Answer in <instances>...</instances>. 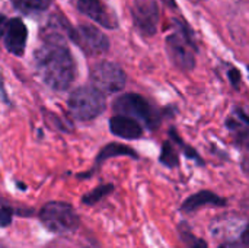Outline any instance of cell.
<instances>
[{
  "label": "cell",
  "instance_id": "cell-1",
  "mask_svg": "<svg viewBox=\"0 0 249 248\" xmlns=\"http://www.w3.org/2000/svg\"><path fill=\"white\" fill-rule=\"evenodd\" d=\"M35 70L54 91H66L76 77V63L63 41L45 39L34 53Z\"/></svg>",
  "mask_w": 249,
  "mask_h": 248
},
{
  "label": "cell",
  "instance_id": "cell-2",
  "mask_svg": "<svg viewBox=\"0 0 249 248\" xmlns=\"http://www.w3.org/2000/svg\"><path fill=\"white\" fill-rule=\"evenodd\" d=\"M67 105L76 120L89 121L104 113L107 102L104 94L96 88L80 86L70 94Z\"/></svg>",
  "mask_w": 249,
  "mask_h": 248
},
{
  "label": "cell",
  "instance_id": "cell-3",
  "mask_svg": "<svg viewBox=\"0 0 249 248\" xmlns=\"http://www.w3.org/2000/svg\"><path fill=\"white\" fill-rule=\"evenodd\" d=\"M42 225L58 235L71 234L79 228L80 219L71 205L64 202H50L39 210Z\"/></svg>",
  "mask_w": 249,
  "mask_h": 248
},
{
  "label": "cell",
  "instance_id": "cell-4",
  "mask_svg": "<svg viewBox=\"0 0 249 248\" xmlns=\"http://www.w3.org/2000/svg\"><path fill=\"white\" fill-rule=\"evenodd\" d=\"M166 51L175 67L182 72H191L196 66L197 47L185 25H178L177 32L166 38Z\"/></svg>",
  "mask_w": 249,
  "mask_h": 248
},
{
  "label": "cell",
  "instance_id": "cell-5",
  "mask_svg": "<svg viewBox=\"0 0 249 248\" xmlns=\"http://www.w3.org/2000/svg\"><path fill=\"white\" fill-rule=\"evenodd\" d=\"M114 111L118 115L134 118L142 121L149 129H156L160 123L159 113L150 105V102L139 94H124L114 101Z\"/></svg>",
  "mask_w": 249,
  "mask_h": 248
},
{
  "label": "cell",
  "instance_id": "cell-6",
  "mask_svg": "<svg viewBox=\"0 0 249 248\" xmlns=\"http://www.w3.org/2000/svg\"><path fill=\"white\" fill-rule=\"evenodd\" d=\"M92 86L102 94H117L124 89L127 77L124 70L112 61H99L90 69Z\"/></svg>",
  "mask_w": 249,
  "mask_h": 248
},
{
  "label": "cell",
  "instance_id": "cell-7",
  "mask_svg": "<svg viewBox=\"0 0 249 248\" xmlns=\"http://www.w3.org/2000/svg\"><path fill=\"white\" fill-rule=\"evenodd\" d=\"M71 41L88 56H99L108 51L109 41L104 32L89 23H82L71 29Z\"/></svg>",
  "mask_w": 249,
  "mask_h": 248
},
{
  "label": "cell",
  "instance_id": "cell-8",
  "mask_svg": "<svg viewBox=\"0 0 249 248\" xmlns=\"http://www.w3.org/2000/svg\"><path fill=\"white\" fill-rule=\"evenodd\" d=\"M131 13L134 25L143 35L152 37L156 34L160 13L155 0H136L131 7Z\"/></svg>",
  "mask_w": 249,
  "mask_h": 248
},
{
  "label": "cell",
  "instance_id": "cell-9",
  "mask_svg": "<svg viewBox=\"0 0 249 248\" xmlns=\"http://www.w3.org/2000/svg\"><path fill=\"white\" fill-rule=\"evenodd\" d=\"M28 29L26 25L19 19L13 18L3 23V44L6 50L13 56H23L26 48Z\"/></svg>",
  "mask_w": 249,
  "mask_h": 248
},
{
  "label": "cell",
  "instance_id": "cell-10",
  "mask_svg": "<svg viewBox=\"0 0 249 248\" xmlns=\"http://www.w3.org/2000/svg\"><path fill=\"white\" fill-rule=\"evenodd\" d=\"M77 6L80 12H83L90 19L96 20L102 26L109 29L118 26L115 15L101 0H77Z\"/></svg>",
  "mask_w": 249,
  "mask_h": 248
},
{
  "label": "cell",
  "instance_id": "cell-11",
  "mask_svg": "<svg viewBox=\"0 0 249 248\" xmlns=\"http://www.w3.org/2000/svg\"><path fill=\"white\" fill-rule=\"evenodd\" d=\"M109 129L111 133L117 137L125 139V140H134L142 137L143 134V127L139 121L130 117L124 115H114L109 120Z\"/></svg>",
  "mask_w": 249,
  "mask_h": 248
},
{
  "label": "cell",
  "instance_id": "cell-12",
  "mask_svg": "<svg viewBox=\"0 0 249 248\" xmlns=\"http://www.w3.org/2000/svg\"><path fill=\"white\" fill-rule=\"evenodd\" d=\"M225 206L226 205V200L217 194H214L213 191H209V190H203V191H198L193 196H190L181 206V210L182 212H196L197 209L203 208V206Z\"/></svg>",
  "mask_w": 249,
  "mask_h": 248
},
{
  "label": "cell",
  "instance_id": "cell-13",
  "mask_svg": "<svg viewBox=\"0 0 249 248\" xmlns=\"http://www.w3.org/2000/svg\"><path fill=\"white\" fill-rule=\"evenodd\" d=\"M235 142L249 148V117L241 110L235 111V117H231L226 123Z\"/></svg>",
  "mask_w": 249,
  "mask_h": 248
},
{
  "label": "cell",
  "instance_id": "cell-14",
  "mask_svg": "<svg viewBox=\"0 0 249 248\" xmlns=\"http://www.w3.org/2000/svg\"><path fill=\"white\" fill-rule=\"evenodd\" d=\"M114 156H131V158H137V153L134 149L125 146V145H121V143H109L107 145L101 153L98 155V159L96 162L101 164L102 161H107L109 158H114Z\"/></svg>",
  "mask_w": 249,
  "mask_h": 248
},
{
  "label": "cell",
  "instance_id": "cell-15",
  "mask_svg": "<svg viewBox=\"0 0 249 248\" xmlns=\"http://www.w3.org/2000/svg\"><path fill=\"white\" fill-rule=\"evenodd\" d=\"M13 6L23 13H38L48 9L51 0H10Z\"/></svg>",
  "mask_w": 249,
  "mask_h": 248
},
{
  "label": "cell",
  "instance_id": "cell-16",
  "mask_svg": "<svg viewBox=\"0 0 249 248\" xmlns=\"http://www.w3.org/2000/svg\"><path fill=\"white\" fill-rule=\"evenodd\" d=\"M112 190H114V186H112V184H108V186H101V187L95 189L93 191H90V193L85 194V196L82 197V203L92 206V205L98 203L99 200H102L105 196H108V194H109Z\"/></svg>",
  "mask_w": 249,
  "mask_h": 248
},
{
  "label": "cell",
  "instance_id": "cell-17",
  "mask_svg": "<svg viewBox=\"0 0 249 248\" xmlns=\"http://www.w3.org/2000/svg\"><path fill=\"white\" fill-rule=\"evenodd\" d=\"M160 162L165 167L174 168L178 165V153L175 151V148L171 145V142H165L162 145V152H160Z\"/></svg>",
  "mask_w": 249,
  "mask_h": 248
},
{
  "label": "cell",
  "instance_id": "cell-18",
  "mask_svg": "<svg viewBox=\"0 0 249 248\" xmlns=\"http://www.w3.org/2000/svg\"><path fill=\"white\" fill-rule=\"evenodd\" d=\"M12 216H13L12 208H7L6 205H3V208H1V225L7 227L12 221Z\"/></svg>",
  "mask_w": 249,
  "mask_h": 248
},
{
  "label": "cell",
  "instance_id": "cell-19",
  "mask_svg": "<svg viewBox=\"0 0 249 248\" xmlns=\"http://www.w3.org/2000/svg\"><path fill=\"white\" fill-rule=\"evenodd\" d=\"M188 241H191V244H190V247L191 248H207L206 241H203V240H200V238H194V237H191V234H190V237H188Z\"/></svg>",
  "mask_w": 249,
  "mask_h": 248
},
{
  "label": "cell",
  "instance_id": "cell-20",
  "mask_svg": "<svg viewBox=\"0 0 249 248\" xmlns=\"http://www.w3.org/2000/svg\"><path fill=\"white\" fill-rule=\"evenodd\" d=\"M229 76H231V82H232V85H235V86L238 88L239 80H241V75H239V72H238L236 69H233V70H231V72H229Z\"/></svg>",
  "mask_w": 249,
  "mask_h": 248
},
{
  "label": "cell",
  "instance_id": "cell-21",
  "mask_svg": "<svg viewBox=\"0 0 249 248\" xmlns=\"http://www.w3.org/2000/svg\"><path fill=\"white\" fill-rule=\"evenodd\" d=\"M219 248H249L248 246H245L244 243H226L223 246H220Z\"/></svg>",
  "mask_w": 249,
  "mask_h": 248
},
{
  "label": "cell",
  "instance_id": "cell-22",
  "mask_svg": "<svg viewBox=\"0 0 249 248\" xmlns=\"http://www.w3.org/2000/svg\"><path fill=\"white\" fill-rule=\"evenodd\" d=\"M242 243L249 247V224L247 225V228L244 229V232H242Z\"/></svg>",
  "mask_w": 249,
  "mask_h": 248
},
{
  "label": "cell",
  "instance_id": "cell-23",
  "mask_svg": "<svg viewBox=\"0 0 249 248\" xmlns=\"http://www.w3.org/2000/svg\"><path fill=\"white\" fill-rule=\"evenodd\" d=\"M165 4H168L169 7H177V3H175V0H162Z\"/></svg>",
  "mask_w": 249,
  "mask_h": 248
}]
</instances>
